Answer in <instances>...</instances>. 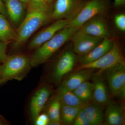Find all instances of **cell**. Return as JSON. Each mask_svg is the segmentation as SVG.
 Here are the masks:
<instances>
[{"mask_svg":"<svg viewBox=\"0 0 125 125\" xmlns=\"http://www.w3.org/2000/svg\"><path fill=\"white\" fill-rule=\"evenodd\" d=\"M21 2H22L24 4H27L29 0H18Z\"/></svg>","mask_w":125,"mask_h":125,"instance_id":"cell-32","label":"cell"},{"mask_svg":"<svg viewBox=\"0 0 125 125\" xmlns=\"http://www.w3.org/2000/svg\"><path fill=\"white\" fill-rule=\"evenodd\" d=\"M72 49L66 51L56 63L53 72V77L57 81L62 78L73 69L76 60V55Z\"/></svg>","mask_w":125,"mask_h":125,"instance_id":"cell-11","label":"cell"},{"mask_svg":"<svg viewBox=\"0 0 125 125\" xmlns=\"http://www.w3.org/2000/svg\"><path fill=\"white\" fill-rule=\"evenodd\" d=\"M70 21L67 19L56 20L33 38L29 44V48L31 50L37 49L52 38L58 32L66 27Z\"/></svg>","mask_w":125,"mask_h":125,"instance_id":"cell-9","label":"cell"},{"mask_svg":"<svg viewBox=\"0 0 125 125\" xmlns=\"http://www.w3.org/2000/svg\"><path fill=\"white\" fill-rule=\"evenodd\" d=\"M125 4V0H114V5L115 7H121Z\"/></svg>","mask_w":125,"mask_h":125,"instance_id":"cell-29","label":"cell"},{"mask_svg":"<svg viewBox=\"0 0 125 125\" xmlns=\"http://www.w3.org/2000/svg\"><path fill=\"white\" fill-rule=\"evenodd\" d=\"M78 31L100 38H104L110 36L107 23L102 15L96 16L87 21Z\"/></svg>","mask_w":125,"mask_h":125,"instance_id":"cell-10","label":"cell"},{"mask_svg":"<svg viewBox=\"0 0 125 125\" xmlns=\"http://www.w3.org/2000/svg\"><path fill=\"white\" fill-rule=\"evenodd\" d=\"M0 14H2L5 16L7 14L5 7L3 4L2 0H0Z\"/></svg>","mask_w":125,"mask_h":125,"instance_id":"cell-30","label":"cell"},{"mask_svg":"<svg viewBox=\"0 0 125 125\" xmlns=\"http://www.w3.org/2000/svg\"><path fill=\"white\" fill-rule=\"evenodd\" d=\"M74 125H90L89 121L83 107L78 112L73 122Z\"/></svg>","mask_w":125,"mask_h":125,"instance_id":"cell-25","label":"cell"},{"mask_svg":"<svg viewBox=\"0 0 125 125\" xmlns=\"http://www.w3.org/2000/svg\"><path fill=\"white\" fill-rule=\"evenodd\" d=\"M108 0H87L79 12L70 21L68 26L79 29L83 24L96 16L104 15L108 9Z\"/></svg>","mask_w":125,"mask_h":125,"instance_id":"cell-5","label":"cell"},{"mask_svg":"<svg viewBox=\"0 0 125 125\" xmlns=\"http://www.w3.org/2000/svg\"><path fill=\"white\" fill-rule=\"evenodd\" d=\"M114 40L110 37L104 38L99 45L88 54L80 56L79 60L80 65L94 62L101 58L111 48Z\"/></svg>","mask_w":125,"mask_h":125,"instance_id":"cell-12","label":"cell"},{"mask_svg":"<svg viewBox=\"0 0 125 125\" xmlns=\"http://www.w3.org/2000/svg\"><path fill=\"white\" fill-rule=\"evenodd\" d=\"M103 38L97 37L78 31L71 39L73 43V52L80 56L88 54L97 46Z\"/></svg>","mask_w":125,"mask_h":125,"instance_id":"cell-8","label":"cell"},{"mask_svg":"<svg viewBox=\"0 0 125 125\" xmlns=\"http://www.w3.org/2000/svg\"><path fill=\"white\" fill-rule=\"evenodd\" d=\"M2 82L1 79V66H0V83Z\"/></svg>","mask_w":125,"mask_h":125,"instance_id":"cell-33","label":"cell"},{"mask_svg":"<svg viewBox=\"0 0 125 125\" xmlns=\"http://www.w3.org/2000/svg\"><path fill=\"white\" fill-rule=\"evenodd\" d=\"M93 69H92L76 70L66 78L62 84L68 89L73 91L92 78L93 75Z\"/></svg>","mask_w":125,"mask_h":125,"instance_id":"cell-14","label":"cell"},{"mask_svg":"<svg viewBox=\"0 0 125 125\" xmlns=\"http://www.w3.org/2000/svg\"><path fill=\"white\" fill-rule=\"evenodd\" d=\"M62 104L71 106L82 108L88 103L84 102L74 93L64 85H62L58 89V95Z\"/></svg>","mask_w":125,"mask_h":125,"instance_id":"cell-18","label":"cell"},{"mask_svg":"<svg viewBox=\"0 0 125 125\" xmlns=\"http://www.w3.org/2000/svg\"><path fill=\"white\" fill-rule=\"evenodd\" d=\"M7 42L0 41V62L4 63L8 58L6 54Z\"/></svg>","mask_w":125,"mask_h":125,"instance_id":"cell-28","label":"cell"},{"mask_svg":"<svg viewBox=\"0 0 125 125\" xmlns=\"http://www.w3.org/2000/svg\"><path fill=\"white\" fill-rule=\"evenodd\" d=\"M47 1L48 3L49 4V5H51L52 3L53 2L54 0H47Z\"/></svg>","mask_w":125,"mask_h":125,"instance_id":"cell-34","label":"cell"},{"mask_svg":"<svg viewBox=\"0 0 125 125\" xmlns=\"http://www.w3.org/2000/svg\"><path fill=\"white\" fill-rule=\"evenodd\" d=\"M31 66L30 59L22 54L8 56L1 66L2 82L10 80L22 79Z\"/></svg>","mask_w":125,"mask_h":125,"instance_id":"cell-3","label":"cell"},{"mask_svg":"<svg viewBox=\"0 0 125 125\" xmlns=\"http://www.w3.org/2000/svg\"><path fill=\"white\" fill-rule=\"evenodd\" d=\"M61 102L57 96L52 101L48 110L47 115L50 120L48 125H60L61 109Z\"/></svg>","mask_w":125,"mask_h":125,"instance_id":"cell-21","label":"cell"},{"mask_svg":"<svg viewBox=\"0 0 125 125\" xmlns=\"http://www.w3.org/2000/svg\"><path fill=\"white\" fill-rule=\"evenodd\" d=\"M79 29L67 25L38 48L30 59L31 67H36L46 62Z\"/></svg>","mask_w":125,"mask_h":125,"instance_id":"cell-1","label":"cell"},{"mask_svg":"<svg viewBox=\"0 0 125 125\" xmlns=\"http://www.w3.org/2000/svg\"><path fill=\"white\" fill-rule=\"evenodd\" d=\"M6 124V121L4 120V118L0 116V125H4Z\"/></svg>","mask_w":125,"mask_h":125,"instance_id":"cell-31","label":"cell"},{"mask_svg":"<svg viewBox=\"0 0 125 125\" xmlns=\"http://www.w3.org/2000/svg\"><path fill=\"white\" fill-rule=\"evenodd\" d=\"M16 37L15 33L5 16L0 14V41L8 42L14 40Z\"/></svg>","mask_w":125,"mask_h":125,"instance_id":"cell-20","label":"cell"},{"mask_svg":"<svg viewBox=\"0 0 125 125\" xmlns=\"http://www.w3.org/2000/svg\"><path fill=\"white\" fill-rule=\"evenodd\" d=\"M115 24L119 30L125 31V15L124 14H120L116 15L114 18Z\"/></svg>","mask_w":125,"mask_h":125,"instance_id":"cell-26","label":"cell"},{"mask_svg":"<svg viewBox=\"0 0 125 125\" xmlns=\"http://www.w3.org/2000/svg\"><path fill=\"white\" fill-rule=\"evenodd\" d=\"M94 87L93 83L87 81L81 84L73 92L81 101L89 103L93 98Z\"/></svg>","mask_w":125,"mask_h":125,"instance_id":"cell-22","label":"cell"},{"mask_svg":"<svg viewBox=\"0 0 125 125\" xmlns=\"http://www.w3.org/2000/svg\"><path fill=\"white\" fill-rule=\"evenodd\" d=\"M87 0H56L51 18L54 20H72L79 12Z\"/></svg>","mask_w":125,"mask_h":125,"instance_id":"cell-6","label":"cell"},{"mask_svg":"<svg viewBox=\"0 0 125 125\" xmlns=\"http://www.w3.org/2000/svg\"><path fill=\"white\" fill-rule=\"evenodd\" d=\"M50 8L28 11V13L18 28L13 46L18 48L21 46L39 28L51 18Z\"/></svg>","mask_w":125,"mask_h":125,"instance_id":"cell-2","label":"cell"},{"mask_svg":"<svg viewBox=\"0 0 125 125\" xmlns=\"http://www.w3.org/2000/svg\"><path fill=\"white\" fill-rule=\"evenodd\" d=\"M51 92L49 88L44 86L34 94L30 104V111L32 119L34 121L40 114L48 100Z\"/></svg>","mask_w":125,"mask_h":125,"instance_id":"cell-13","label":"cell"},{"mask_svg":"<svg viewBox=\"0 0 125 125\" xmlns=\"http://www.w3.org/2000/svg\"><path fill=\"white\" fill-rule=\"evenodd\" d=\"M93 98L94 102L102 105L107 103L109 100V93L106 83L101 76L94 78Z\"/></svg>","mask_w":125,"mask_h":125,"instance_id":"cell-15","label":"cell"},{"mask_svg":"<svg viewBox=\"0 0 125 125\" xmlns=\"http://www.w3.org/2000/svg\"><path fill=\"white\" fill-rule=\"evenodd\" d=\"M102 105L88 103L83 107L90 125H97L102 123L104 114Z\"/></svg>","mask_w":125,"mask_h":125,"instance_id":"cell-19","label":"cell"},{"mask_svg":"<svg viewBox=\"0 0 125 125\" xmlns=\"http://www.w3.org/2000/svg\"><path fill=\"white\" fill-rule=\"evenodd\" d=\"M106 71L108 87L112 94L125 98V64H119Z\"/></svg>","mask_w":125,"mask_h":125,"instance_id":"cell-7","label":"cell"},{"mask_svg":"<svg viewBox=\"0 0 125 125\" xmlns=\"http://www.w3.org/2000/svg\"><path fill=\"white\" fill-rule=\"evenodd\" d=\"M6 13L14 23H19L24 14V4L18 0H4Z\"/></svg>","mask_w":125,"mask_h":125,"instance_id":"cell-16","label":"cell"},{"mask_svg":"<svg viewBox=\"0 0 125 125\" xmlns=\"http://www.w3.org/2000/svg\"><path fill=\"white\" fill-rule=\"evenodd\" d=\"M34 121L36 125H48L50 122L48 116L45 114H39Z\"/></svg>","mask_w":125,"mask_h":125,"instance_id":"cell-27","label":"cell"},{"mask_svg":"<svg viewBox=\"0 0 125 125\" xmlns=\"http://www.w3.org/2000/svg\"><path fill=\"white\" fill-rule=\"evenodd\" d=\"M28 11L42 9L50 8L51 5L47 0H29L27 3Z\"/></svg>","mask_w":125,"mask_h":125,"instance_id":"cell-24","label":"cell"},{"mask_svg":"<svg viewBox=\"0 0 125 125\" xmlns=\"http://www.w3.org/2000/svg\"><path fill=\"white\" fill-rule=\"evenodd\" d=\"M80 108H81L71 106L61 103V120L66 124L73 123Z\"/></svg>","mask_w":125,"mask_h":125,"instance_id":"cell-23","label":"cell"},{"mask_svg":"<svg viewBox=\"0 0 125 125\" xmlns=\"http://www.w3.org/2000/svg\"><path fill=\"white\" fill-rule=\"evenodd\" d=\"M119 64H125V58L120 43L115 39L111 48L106 54L94 62L80 65L75 70L92 69L105 71Z\"/></svg>","mask_w":125,"mask_h":125,"instance_id":"cell-4","label":"cell"},{"mask_svg":"<svg viewBox=\"0 0 125 125\" xmlns=\"http://www.w3.org/2000/svg\"><path fill=\"white\" fill-rule=\"evenodd\" d=\"M105 117L107 123L108 125H125V115L123 109L120 106L114 103H110L108 105L105 112Z\"/></svg>","mask_w":125,"mask_h":125,"instance_id":"cell-17","label":"cell"}]
</instances>
